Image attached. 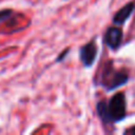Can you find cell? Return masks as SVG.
Listing matches in <instances>:
<instances>
[{"mask_svg":"<svg viewBox=\"0 0 135 135\" xmlns=\"http://www.w3.org/2000/svg\"><path fill=\"white\" fill-rule=\"evenodd\" d=\"M127 81H128L127 72L123 70H115L110 62L103 69L102 75H101V84L109 90H113V89L122 85Z\"/></svg>","mask_w":135,"mask_h":135,"instance_id":"6da1fadb","label":"cell"},{"mask_svg":"<svg viewBox=\"0 0 135 135\" xmlns=\"http://www.w3.org/2000/svg\"><path fill=\"white\" fill-rule=\"evenodd\" d=\"M110 121H121L126 116V98L122 93H117L107 103Z\"/></svg>","mask_w":135,"mask_h":135,"instance_id":"7a4b0ae2","label":"cell"},{"mask_svg":"<svg viewBox=\"0 0 135 135\" xmlns=\"http://www.w3.org/2000/svg\"><path fill=\"white\" fill-rule=\"evenodd\" d=\"M96 57H97V46H96V43L94 40L93 42H89L88 44L83 45L81 47V50H79L81 62L86 68L93 66V64L96 61Z\"/></svg>","mask_w":135,"mask_h":135,"instance_id":"3957f363","label":"cell"},{"mask_svg":"<svg viewBox=\"0 0 135 135\" xmlns=\"http://www.w3.org/2000/svg\"><path fill=\"white\" fill-rule=\"evenodd\" d=\"M122 42V31L119 27H110L104 35V43L110 47L115 50L121 45Z\"/></svg>","mask_w":135,"mask_h":135,"instance_id":"277c9868","label":"cell"},{"mask_svg":"<svg viewBox=\"0 0 135 135\" xmlns=\"http://www.w3.org/2000/svg\"><path fill=\"white\" fill-rule=\"evenodd\" d=\"M134 8H135L134 2H131V4L123 6L121 9H119V11L116 12V14H115L114 18H113V21H114L115 24H117V25L123 24L124 21L131 17V14H132V12L134 11Z\"/></svg>","mask_w":135,"mask_h":135,"instance_id":"5b68a950","label":"cell"},{"mask_svg":"<svg viewBox=\"0 0 135 135\" xmlns=\"http://www.w3.org/2000/svg\"><path fill=\"white\" fill-rule=\"evenodd\" d=\"M97 113H98V116H100L104 122H110L109 115H108L107 102H104V101H101V102L98 103V104H97Z\"/></svg>","mask_w":135,"mask_h":135,"instance_id":"8992f818","label":"cell"},{"mask_svg":"<svg viewBox=\"0 0 135 135\" xmlns=\"http://www.w3.org/2000/svg\"><path fill=\"white\" fill-rule=\"evenodd\" d=\"M12 13H13V11L9 8H6V9H1L0 11V23L4 20H6V19H8L9 17L12 16Z\"/></svg>","mask_w":135,"mask_h":135,"instance_id":"52a82bcc","label":"cell"},{"mask_svg":"<svg viewBox=\"0 0 135 135\" xmlns=\"http://www.w3.org/2000/svg\"><path fill=\"white\" fill-rule=\"evenodd\" d=\"M68 54H69V49L64 50V51L62 52V54L59 55V56H58V57H57V58H56V62H57V63H58V62H62V61H64V58H65V57H66V55H68Z\"/></svg>","mask_w":135,"mask_h":135,"instance_id":"ba28073f","label":"cell"},{"mask_svg":"<svg viewBox=\"0 0 135 135\" xmlns=\"http://www.w3.org/2000/svg\"><path fill=\"white\" fill-rule=\"evenodd\" d=\"M126 133H131V134H135V127L134 128H132V129H129V131H127Z\"/></svg>","mask_w":135,"mask_h":135,"instance_id":"9c48e42d","label":"cell"}]
</instances>
